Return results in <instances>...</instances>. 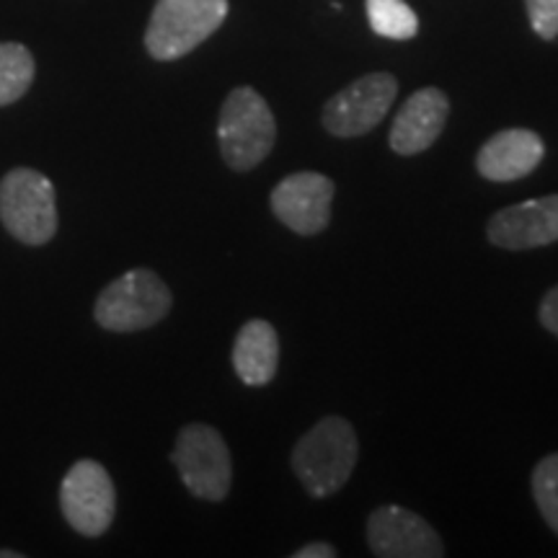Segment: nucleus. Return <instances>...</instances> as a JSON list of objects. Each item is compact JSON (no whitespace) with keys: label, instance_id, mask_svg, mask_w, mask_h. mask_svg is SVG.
<instances>
[{"label":"nucleus","instance_id":"nucleus-1","mask_svg":"<svg viewBox=\"0 0 558 558\" xmlns=\"http://www.w3.org/2000/svg\"><path fill=\"white\" fill-rule=\"evenodd\" d=\"M360 458L354 427L341 416L320 418L292 450V469L305 492L316 499L337 494L352 476Z\"/></svg>","mask_w":558,"mask_h":558},{"label":"nucleus","instance_id":"nucleus-2","mask_svg":"<svg viewBox=\"0 0 558 558\" xmlns=\"http://www.w3.org/2000/svg\"><path fill=\"white\" fill-rule=\"evenodd\" d=\"M277 140V122L259 90L239 86L222 101L218 143L222 160L233 171H251L269 156Z\"/></svg>","mask_w":558,"mask_h":558},{"label":"nucleus","instance_id":"nucleus-3","mask_svg":"<svg viewBox=\"0 0 558 558\" xmlns=\"http://www.w3.org/2000/svg\"><path fill=\"white\" fill-rule=\"evenodd\" d=\"M228 16V0H158L145 29L150 58L171 62L197 50Z\"/></svg>","mask_w":558,"mask_h":558},{"label":"nucleus","instance_id":"nucleus-4","mask_svg":"<svg viewBox=\"0 0 558 558\" xmlns=\"http://www.w3.org/2000/svg\"><path fill=\"white\" fill-rule=\"evenodd\" d=\"M171 303V290L156 271L132 269L101 292L94 316L107 331H143L169 316Z\"/></svg>","mask_w":558,"mask_h":558},{"label":"nucleus","instance_id":"nucleus-5","mask_svg":"<svg viewBox=\"0 0 558 558\" xmlns=\"http://www.w3.org/2000/svg\"><path fill=\"white\" fill-rule=\"evenodd\" d=\"M0 220L13 239L26 246H45L58 230V202L47 177L32 169H13L0 181Z\"/></svg>","mask_w":558,"mask_h":558},{"label":"nucleus","instance_id":"nucleus-6","mask_svg":"<svg viewBox=\"0 0 558 558\" xmlns=\"http://www.w3.org/2000/svg\"><path fill=\"white\" fill-rule=\"evenodd\" d=\"M181 481L197 499L220 501L228 497L233 465L226 439L209 424H186L179 432L177 448L171 452Z\"/></svg>","mask_w":558,"mask_h":558},{"label":"nucleus","instance_id":"nucleus-7","mask_svg":"<svg viewBox=\"0 0 558 558\" xmlns=\"http://www.w3.org/2000/svg\"><path fill=\"white\" fill-rule=\"evenodd\" d=\"M62 514L75 533L99 538L114 520L117 492L111 476L96 460H78L60 486Z\"/></svg>","mask_w":558,"mask_h":558},{"label":"nucleus","instance_id":"nucleus-8","mask_svg":"<svg viewBox=\"0 0 558 558\" xmlns=\"http://www.w3.org/2000/svg\"><path fill=\"white\" fill-rule=\"evenodd\" d=\"M399 96V81L390 73H369L349 83L324 107V128L337 137L367 135L386 120Z\"/></svg>","mask_w":558,"mask_h":558},{"label":"nucleus","instance_id":"nucleus-9","mask_svg":"<svg viewBox=\"0 0 558 558\" xmlns=\"http://www.w3.org/2000/svg\"><path fill=\"white\" fill-rule=\"evenodd\" d=\"M333 181L316 171H298L284 177L271 192L275 218L298 235H318L331 220Z\"/></svg>","mask_w":558,"mask_h":558},{"label":"nucleus","instance_id":"nucleus-10","mask_svg":"<svg viewBox=\"0 0 558 558\" xmlns=\"http://www.w3.org/2000/svg\"><path fill=\"white\" fill-rule=\"evenodd\" d=\"M369 550L380 558H442L445 546L427 520L407 507H378L367 520Z\"/></svg>","mask_w":558,"mask_h":558},{"label":"nucleus","instance_id":"nucleus-11","mask_svg":"<svg viewBox=\"0 0 558 558\" xmlns=\"http://www.w3.org/2000/svg\"><path fill=\"white\" fill-rule=\"evenodd\" d=\"M488 241L507 251L541 248L558 241V194L505 207L488 220Z\"/></svg>","mask_w":558,"mask_h":558},{"label":"nucleus","instance_id":"nucleus-12","mask_svg":"<svg viewBox=\"0 0 558 558\" xmlns=\"http://www.w3.org/2000/svg\"><path fill=\"white\" fill-rule=\"evenodd\" d=\"M450 101L439 88H422L411 94L390 128V148L399 156H416L435 145L448 122Z\"/></svg>","mask_w":558,"mask_h":558},{"label":"nucleus","instance_id":"nucleus-13","mask_svg":"<svg viewBox=\"0 0 558 558\" xmlns=\"http://www.w3.org/2000/svg\"><path fill=\"white\" fill-rule=\"evenodd\" d=\"M546 156V143L533 130H501L478 150L476 169L488 181H518L533 173Z\"/></svg>","mask_w":558,"mask_h":558},{"label":"nucleus","instance_id":"nucleus-14","mask_svg":"<svg viewBox=\"0 0 558 558\" xmlns=\"http://www.w3.org/2000/svg\"><path fill=\"white\" fill-rule=\"evenodd\" d=\"M279 365V339L275 326L264 318H251L235 337L233 367L246 386L262 388L275 380Z\"/></svg>","mask_w":558,"mask_h":558},{"label":"nucleus","instance_id":"nucleus-15","mask_svg":"<svg viewBox=\"0 0 558 558\" xmlns=\"http://www.w3.org/2000/svg\"><path fill=\"white\" fill-rule=\"evenodd\" d=\"M34 58L24 45L0 41V107L19 101L34 81Z\"/></svg>","mask_w":558,"mask_h":558},{"label":"nucleus","instance_id":"nucleus-16","mask_svg":"<svg viewBox=\"0 0 558 558\" xmlns=\"http://www.w3.org/2000/svg\"><path fill=\"white\" fill-rule=\"evenodd\" d=\"M367 19L375 34L386 39H411L418 32V19L403 0H367Z\"/></svg>","mask_w":558,"mask_h":558},{"label":"nucleus","instance_id":"nucleus-17","mask_svg":"<svg viewBox=\"0 0 558 558\" xmlns=\"http://www.w3.org/2000/svg\"><path fill=\"white\" fill-rule=\"evenodd\" d=\"M533 497L543 520L558 535V452L543 458L533 471Z\"/></svg>","mask_w":558,"mask_h":558},{"label":"nucleus","instance_id":"nucleus-18","mask_svg":"<svg viewBox=\"0 0 558 558\" xmlns=\"http://www.w3.org/2000/svg\"><path fill=\"white\" fill-rule=\"evenodd\" d=\"M533 32L541 39L558 37V0H525Z\"/></svg>","mask_w":558,"mask_h":558},{"label":"nucleus","instance_id":"nucleus-19","mask_svg":"<svg viewBox=\"0 0 558 558\" xmlns=\"http://www.w3.org/2000/svg\"><path fill=\"white\" fill-rule=\"evenodd\" d=\"M541 324L543 329L558 337V284L546 292V298L541 300Z\"/></svg>","mask_w":558,"mask_h":558},{"label":"nucleus","instance_id":"nucleus-20","mask_svg":"<svg viewBox=\"0 0 558 558\" xmlns=\"http://www.w3.org/2000/svg\"><path fill=\"white\" fill-rule=\"evenodd\" d=\"M295 558H333L337 556V548L329 546V543H308L300 550L292 554Z\"/></svg>","mask_w":558,"mask_h":558},{"label":"nucleus","instance_id":"nucleus-21","mask_svg":"<svg viewBox=\"0 0 558 558\" xmlns=\"http://www.w3.org/2000/svg\"><path fill=\"white\" fill-rule=\"evenodd\" d=\"M0 558H24V554H19V550H0Z\"/></svg>","mask_w":558,"mask_h":558}]
</instances>
